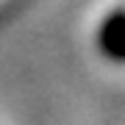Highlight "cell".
Here are the masks:
<instances>
[{
	"instance_id": "1",
	"label": "cell",
	"mask_w": 125,
	"mask_h": 125,
	"mask_svg": "<svg viewBox=\"0 0 125 125\" xmlns=\"http://www.w3.org/2000/svg\"><path fill=\"white\" fill-rule=\"evenodd\" d=\"M97 47L106 58L125 64V9L111 11L97 31Z\"/></svg>"
}]
</instances>
